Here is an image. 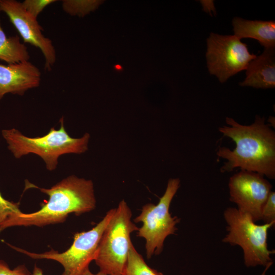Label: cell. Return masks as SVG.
Listing matches in <instances>:
<instances>
[{"instance_id": "cell-1", "label": "cell", "mask_w": 275, "mask_h": 275, "mask_svg": "<svg viewBox=\"0 0 275 275\" xmlns=\"http://www.w3.org/2000/svg\"><path fill=\"white\" fill-rule=\"evenodd\" d=\"M229 126L219 128L225 136L236 144L231 150L219 147L216 155L227 160L221 168L222 172H231L235 168L258 173L274 179L275 178V133L265 123L264 117L256 116L249 125L238 123L227 117Z\"/></svg>"}, {"instance_id": "cell-24", "label": "cell", "mask_w": 275, "mask_h": 275, "mask_svg": "<svg viewBox=\"0 0 275 275\" xmlns=\"http://www.w3.org/2000/svg\"><path fill=\"white\" fill-rule=\"evenodd\" d=\"M273 263H270L265 266V269L261 275H265L267 270L270 267Z\"/></svg>"}, {"instance_id": "cell-8", "label": "cell", "mask_w": 275, "mask_h": 275, "mask_svg": "<svg viewBox=\"0 0 275 275\" xmlns=\"http://www.w3.org/2000/svg\"><path fill=\"white\" fill-rule=\"evenodd\" d=\"M256 57L249 52L247 45L234 35L211 33L207 39V68L210 74L215 75L221 83L246 70Z\"/></svg>"}, {"instance_id": "cell-21", "label": "cell", "mask_w": 275, "mask_h": 275, "mask_svg": "<svg viewBox=\"0 0 275 275\" xmlns=\"http://www.w3.org/2000/svg\"><path fill=\"white\" fill-rule=\"evenodd\" d=\"M201 3L202 5L203 10L206 12L211 14V12L215 13V8L214 7L213 1H201Z\"/></svg>"}, {"instance_id": "cell-7", "label": "cell", "mask_w": 275, "mask_h": 275, "mask_svg": "<svg viewBox=\"0 0 275 275\" xmlns=\"http://www.w3.org/2000/svg\"><path fill=\"white\" fill-rule=\"evenodd\" d=\"M115 208L108 210L102 219L87 231L76 233L73 242L66 251L59 253L53 249L42 253L29 252L10 245L12 248L34 259H49L60 263L64 268L62 275H82L94 260L102 234L112 217Z\"/></svg>"}, {"instance_id": "cell-3", "label": "cell", "mask_w": 275, "mask_h": 275, "mask_svg": "<svg viewBox=\"0 0 275 275\" xmlns=\"http://www.w3.org/2000/svg\"><path fill=\"white\" fill-rule=\"evenodd\" d=\"M60 122V129L52 127L42 136H26L15 128L4 129L2 134L8 149L16 158L30 153L36 154L44 160L46 169L52 171L57 168L61 155L81 154L87 151L90 138L87 132L79 138L71 137L65 130L63 117Z\"/></svg>"}, {"instance_id": "cell-14", "label": "cell", "mask_w": 275, "mask_h": 275, "mask_svg": "<svg viewBox=\"0 0 275 275\" xmlns=\"http://www.w3.org/2000/svg\"><path fill=\"white\" fill-rule=\"evenodd\" d=\"M28 48L17 36L8 37L0 23V60L8 64L28 61Z\"/></svg>"}, {"instance_id": "cell-6", "label": "cell", "mask_w": 275, "mask_h": 275, "mask_svg": "<svg viewBox=\"0 0 275 275\" xmlns=\"http://www.w3.org/2000/svg\"><path fill=\"white\" fill-rule=\"evenodd\" d=\"M180 186L179 178H170L165 192L157 205L147 203L141 209L134 222L143 223L137 231V236L145 240L146 257L151 258L154 255L160 254L166 238L174 234L176 225L180 219L172 216L169 212L171 202Z\"/></svg>"}, {"instance_id": "cell-17", "label": "cell", "mask_w": 275, "mask_h": 275, "mask_svg": "<svg viewBox=\"0 0 275 275\" xmlns=\"http://www.w3.org/2000/svg\"><path fill=\"white\" fill-rule=\"evenodd\" d=\"M100 3V1L65 0L62 2V7L70 15L84 16L96 9Z\"/></svg>"}, {"instance_id": "cell-20", "label": "cell", "mask_w": 275, "mask_h": 275, "mask_svg": "<svg viewBox=\"0 0 275 275\" xmlns=\"http://www.w3.org/2000/svg\"><path fill=\"white\" fill-rule=\"evenodd\" d=\"M0 275H32V273L24 264L11 269L5 261L0 259Z\"/></svg>"}, {"instance_id": "cell-4", "label": "cell", "mask_w": 275, "mask_h": 275, "mask_svg": "<svg viewBox=\"0 0 275 275\" xmlns=\"http://www.w3.org/2000/svg\"><path fill=\"white\" fill-rule=\"evenodd\" d=\"M132 212L121 200L104 230L94 261L108 275H123L132 243L131 234L139 228L131 221Z\"/></svg>"}, {"instance_id": "cell-22", "label": "cell", "mask_w": 275, "mask_h": 275, "mask_svg": "<svg viewBox=\"0 0 275 275\" xmlns=\"http://www.w3.org/2000/svg\"><path fill=\"white\" fill-rule=\"evenodd\" d=\"M32 275H44L42 269L36 264L34 266Z\"/></svg>"}, {"instance_id": "cell-2", "label": "cell", "mask_w": 275, "mask_h": 275, "mask_svg": "<svg viewBox=\"0 0 275 275\" xmlns=\"http://www.w3.org/2000/svg\"><path fill=\"white\" fill-rule=\"evenodd\" d=\"M35 187L47 195L48 201L37 211L19 214L13 221L12 227H42L62 223L70 213L78 216L96 208L94 184L91 180L71 175L49 188Z\"/></svg>"}, {"instance_id": "cell-23", "label": "cell", "mask_w": 275, "mask_h": 275, "mask_svg": "<svg viewBox=\"0 0 275 275\" xmlns=\"http://www.w3.org/2000/svg\"><path fill=\"white\" fill-rule=\"evenodd\" d=\"M82 275H108V274L105 273H103L100 271H99L98 273L94 274L92 273L89 268L87 270H86Z\"/></svg>"}, {"instance_id": "cell-9", "label": "cell", "mask_w": 275, "mask_h": 275, "mask_svg": "<svg viewBox=\"0 0 275 275\" xmlns=\"http://www.w3.org/2000/svg\"><path fill=\"white\" fill-rule=\"evenodd\" d=\"M228 186L230 200L237 205V209L250 214L255 222L260 221L271 184L262 175L241 170L230 177Z\"/></svg>"}, {"instance_id": "cell-25", "label": "cell", "mask_w": 275, "mask_h": 275, "mask_svg": "<svg viewBox=\"0 0 275 275\" xmlns=\"http://www.w3.org/2000/svg\"><path fill=\"white\" fill-rule=\"evenodd\" d=\"M115 68L117 69V70H121V68H122V67L118 65H117L116 66H115Z\"/></svg>"}, {"instance_id": "cell-5", "label": "cell", "mask_w": 275, "mask_h": 275, "mask_svg": "<svg viewBox=\"0 0 275 275\" xmlns=\"http://www.w3.org/2000/svg\"><path fill=\"white\" fill-rule=\"evenodd\" d=\"M228 234L223 242L231 245H239L242 249L244 265L246 267L265 266L273 263L267 245L268 230L275 222L257 225L247 213L234 207H228L224 212Z\"/></svg>"}, {"instance_id": "cell-12", "label": "cell", "mask_w": 275, "mask_h": 275, "mask_svg": "<svg viewBox=\"0 0 275 275\" xmlns=\"http://www.w3.org/2000/svg\"><path fill=\"white\" fill-rule=\"evenodd\" d=\"M246 77L240 86L257 89L275 87V47L265 48L246 69Z\"/></svg>"}, {"instance_id": "cell-13", "label": "cell", "mask_w": 275, "mask_h": 275, "mask_svg": "<svg viewBox=\"0 0 275 275\" xmlns=\"http://www.w3.org/2000/svg\"><path fill=\"white\" fill-rule=\"evenodd\" d=\"M232 24L234 35L238 39H254L264 48L275 47L274 21L250 20L236 17Z\"/></svg>"}, {"instance_id": "cell-11", "label": "cell", "mask_w": 275, "mask_h": 275, "mask_svg": "<svg viewBox=\"0 0 275 275\" xmlns=\"http://www.w3.org/2000/svg\"><path fill=\"white\" fill-rule=\"evenodd\" d=\"M40 70L30 62L0 64V100L8 93L23 95L29 89L39 86Z\"/></svg>"}, {"instance_id": "cell-19", "label": "cell", "mask_w": 275, "mask_h": 275, "mask_svg": "<svg viewBox=\"0 0 275 275\" xmlns=\"http://www.w3.org/2000/svg\"><path fill=\"white\" fill-rule=\"evenodd\" d=\"M261 220L264 224L275 222V192L271 191L263 207Z\"/></svg>"}, {"instance_id": "cell-18", "label": "cell", "mask_w": 275, "mask_h": 275, "mask_svg": "<svg viewBox=\"0 0 275 275\" xmlns=\"http://www.w3.org/2000/svg\"><path fill=\"white\" fill-rule=\"evenodd\" d=\"M55 2L54 0H25L21 4L28 13L37 19L46 7Z\"/></svg>"}, {"instance_id": "cell-16", "label": "cell", "mask_w": 275, "mask_h": 275, "mask_svg": "<svg viewBox=\"0 0 275 275\" xmlns=\"http://www.w3.org/2000/svg\"><path fill=\"white\" fill-rule=\"evenodd\" d=\"M22 212L19 203L5 199L0 193V232L12 227L13 221Z\"/></svg>"}, {"instance_id": "cell-15", "label": "cell", "mask_w": 275, "mask_h": 275, "mask_svg": "<svg viewBox=\"0 0 275 275\" xmlns=\"http://www.w3.org/2000/svg\"><path fill=\"white\" fill-rule=\"evenodd\" d=\"M123 275H163V274L148 266L143 256L138 253L132 244Z\"/></svg>"}, {"instance_id": "cell-10", "label": "cell", "mask_w": 275, "mask_h": 275, "mask_svg": "<svg viewBox=\"0 0 275 275\" xmlns=\"http://www.w3.org/2000/svg\"><path fill=\"white\" fill-rule=\"evenodd\" d=\"M0 11L8 16L25 43L40 49L45 60V68L50 70L56 61V50L51 40L43 35L37 18L15 0H0Z\"/></svg>"}]
</instances>
